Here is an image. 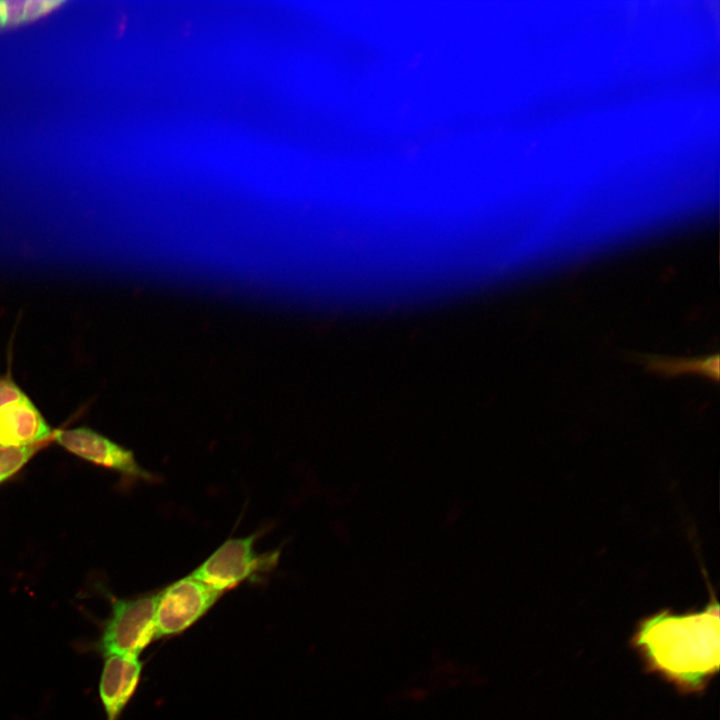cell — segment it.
Returning <instances> with one entry per match:
<instances>
[{"mask_svg":"<svg viewBox=\"0 0 720 720\" xmlns=\"http://www.w3.org/2000/svg\"><path fill=\"white\" fill-rule=\"evenodd\" d=\"M263 531L230 537L189 575L222 594L244 583H259L278 566L281 549L258 552L256 542Z\"/></svg>","mask_w":720,"mask_h":720,"instance_id":"2","label":"cell"},{"mask_svg":"<svg viewBox=\"0 0 720 720\" xmlns=\"http://www.w3.org/2000/svg\"><path fill=\"white\" fill-rule=\"evenodd\" d=\"M103 657L99 697L106 720H120L139 686L143 662L134 655L108 654Z\"/></svg>","mask_w":720,"mask_h":720,"instance_id":"7","label":"cell"},{"mask_svg":"<svg viewBox=\"0 0 720 720\" xmlns=\"http://www.w3.org/2000/svg\"><path fill=\"white\" fill-rule=\"evenodd\" d=\"M222 595L189 574L159 589L155 610L157 640L174 637L189 629Z\"/></svg>","mask_w":720,"mask_h":720,"instance_id":"4","label":"cell"},{"mask_svg":"<svg viewBox=\"0 0 720 720\" xmlns=\"http://www.w3.org/2000/svg\"><path fill=\"white\" fill-rule=\"evenodd\" d=\"M159 590L129 598L109 595L111 613L93 649L102 656L108 654L139 656L157 640L155 610Z\"/></svg>","mask_w":720,"mask_h":720,"instance_id":"3","label":"cell"},{"mask_svg":"<svg viewBox=\"0 0 720 720\" xmlns=\"http://www.w3.org/2000/svg\"><path fill=\"white\" fill-rule=\"evenodd\" d=\"M645 363L648 370L665 376L697 372L716 380L719 378V357L717 354L691 359L649 356Z\"/></svg>","mask_w":720,"mask_h":720,"instance_id":"8","label":"cell"},{"mask_svg":"<svg viewBox=\"0 0 720 720\" xmlns=\"http://www.w3.org/2000/svg\"><path fill=\"white\" fill-rule=\"evenodd\" d=\"M64 1L51 0H33L26 1V18L27 22L33 21L43 15L48 14L58 6L64 4Z\"/></svg>","mask_w":720,"mask_h":720,"instance_id":"11","label":"cell"},{"mask_svg":"<svg viewBox=\"0 0 720 720\" xmlns=\"http://www.w3.org/2000/svg\"><path fill=\"white\" fill-rule=\"evenodd\" d=\"M52 440L69 453L118 473L129 484L159 482L156 474L140 465L131 449L89 427L59 430L53 433Z\"/></svg>","mask_w":720,"mask_h":720,"instance_id":"5","label":"cell"},{"mask_svg":"<svg viewBox=\"0 0 720 720\" xmlns=\"http://www.w3.org/2000/svg\"><path fill=\"white\" fill-rule=\"evenodd\" d=\"M52 435L46 419L10 372L0 375V446L46 443Z\"/></svg>","mask_w":720,"mask_h":720,"instance_id":"6","label":"cell"},{"mask_svg":"<svg viewBox=\"0 0 720 720\" xmlns=\"http://www.w3.org/2000/svg\"><path fill=\"white\" fill-rule=\"evenodd\" d=\"M650 671L685 691H699L719 669V606L675 615L662 611L644 619L633 637Z\"/></svg>","mask_w":720,"mask_h":720,"instance_id":"1","label":"cell"},{"mask_svg":"<svg viewBox=\"0 0 720 720\" xmlns=\"http://www.w3.org/2000/svg\"><path fill=\"white\" fill-rule=\"evenodd\" d=\"M26 22V1L0 0V29Z\"/></svg>","mask_w":720,"mask_h":720,"instance_id":"10","label":"cell"},{"mask_svg":"<svg viewBox=\"0 0 720 720\" xmlns=\"http://www.w3.org/2000/svg\"><path fill=\"white\" fill-rule=\"evenodd\" d=\"M45 444L0 446V484L18 473Z\"/></svg>","mask_w":720,"mask_h":720,"instance_id":"9","label":"cell"}]
</instances>
